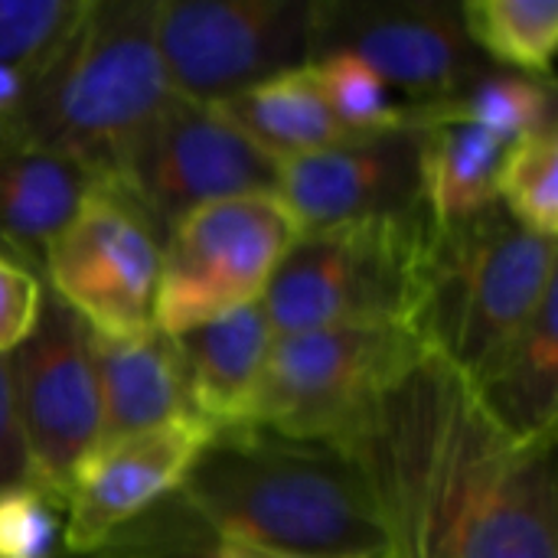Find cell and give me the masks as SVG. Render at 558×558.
Here are the masks:
<instances>
[{"label": "cell", "instance_id": "cell-1", "mask_svg": "<svg viewBox=\"0 0 558 558\" xmlns=\"http://www.w3.org/2000/svg\"><path fill=\"white\" fill-rule=\"evenodd\" d=\"M337 445L379 504L389 558H558V435L507 438L428 347Z\"/></svg>", "mask_w": 558, "mask_h": 558}, {"label": "cell", "instance_id": "cell-2", "mask_svg": "<svg viewBox=\"0 0 558 558\" xmlns=\"http://www.w3.org/2000/svg\"><path fill=\"white\" fill-rule=\"evenodd\" d=\"M222 543L301 558H389V533L360 464L333 441L262 425L219 428L177 490Z\"/></svg>", "mask_w": 558, "mask_h": 558}, {"label": "cell", "instance_id": "cell-3", "mask_svg": "<svg viewBox=\"0 0 558 558\" xmlns=\"http://www.w3.org/2000/svg\"><path fill=\"white\" fill-rule=\"evenodd\" d=\"M154 13L157 0H85L13 134L101 180L173 105Z\"/></svg>", "mask_w": 558, "mask_h": 558}, {"label": "cell", "instance_id": "cell-4", "mask_svg": "<svg viewBox=\"0 0 558 558\" xmlns=\"http://www.w3.org/2000/svg\"><path fill=\"white\" fill-rule=\"evenodd\" d=\"M432 235L425 209L298 232L258 301L271 333L363 324L415 333Z\"/></svg>", "mask_w": 558, "mask_h": 558}, {"label": "cell", "instance_id": "cell-5", "mask_svg": "<svg viewBox=\"0 0 558 558\" xmlns=\"http://www.w3.org/2000/svg\"><path fill=\"white\" fill-rule=\"evenodd\" d=\"M556 284V242L526 232L500 203L435 229L418 340L471 379Z\"/></svg>", "mask_w": 558, "mask_h": 558}, {"label": "cell", "instance_id": "cell-6", "mask_svg": "<svg viewBox=\"0 0 558 558\" xmlns=\"http://www.w3.org/2000/svg\"><path fill=\"white\" fill-rule=\"evenodd\" d=\"M422 350L412 330L383 324L275 337L242 425L337 445Z\"/></svg>", "mask_w": 558, "mask_h": 558}, {"label": "cell", "instance_id": "cell-7", "mask_svg": "<svg viewBox=\"0 0 558 558\" xmlns=\"http://www.w3.org/2000/svg\"><path fill=\"white\" fill-rule=\"evenodd\" d=\"M298 222L278 193H245L186 213L163 242L154 327L180 337L258 304Z\"/></svg>", "mask_w": 558, "mask_h": 558}, {"label": "cell", "instance_id": "cell-8", "mask_svg": "<svg viewBox=\"0 0 558 558\" xmlns=\"http://www.w3.org/2000/svg\"><path fill=\"white\" fill-rule=\"evenodd\" d=\"M157 52L173 98L219 105L314 59V0H157Z\"/></svg>", "mask_w": 558, "mask_h": 558}, {"label": "cell", "instance_id": "cell-9", "mask_svg": "<svg viewBox=\"0 0 558 558\" xmlns=\"http://www.w3.org/2000/svg\"><path fill=\"white\" fill-rule=\"evenodd\" d=\"M281 163L262 154L216 108L173 105L101 177L160 242L173 226L216 199L275 193Z\"/></svg>", "mask_w": 558, "mask_h": 558}, {"label": "cell", "instance_id": "cell-10", "mask_svg": "<svg viewBox=\"0 0 558 558\" xmlns=\"http://www.w3.org/2000/svg\"><path fill=\"white\" fill-rule=\"evenodd\" d=\"M163 242L101 180L69 226L49 242L43 284L98 340H124L154 327Z\"/></svg>", "mask_w": 558, "mask_h": 558}, {"label": "cell", "instance_id": "cell-11", "mask_svg": "<svg viewBox=\"0 0 558 558\" xmlns=\"http://www.w3.org/2000/svg\"><path fill=\"white\" fill-rule=\"evenodd\" d=\"M327 52L363 59L412 111L445 105L490 69L448 0H314V59Z\"/></svg>", "mask_w": 558, "mask_h": 558}, {"label": "cell", "instance_id": "cell-12", "mask_svg": "<svg viewBox=\"0 0 558 558\" xmlns=\"http://www.w3.org/2000/svg\"><path fill=\"white\" fill-rule=\"evenodd\" d=\"M33 481L65 494L72 468L98 441L95 337L52 291L33 333L7 356Z\"/></svg>", "mask_w": 558, "mask_h": 558}, {"label": "cell", "instance_id": "cell-13", "mask_svg": "<svg viewBox=\"0 0 558 558\" xmlns=\"http://www.w3.org/2000/svg\"><path fill=\"white\" fill-rule=\"evenodd\" d=\"M213 435V425L183 415L134 435L95 441L65 484L62 556L95 553L121 526L173 497Z\"/></svg>", "mask_w": 558, "mask_h": 558}, {"label": "cell", "instance_id": "cell-14", "mask_svg": "<svg viewBox=\"0 0 558 558\" xmlns=\"http://www.w3.org/2000/svg\"><path fill=\"white\" fill-rule=\"evenodd\" d=\"M275 193L301 232L425 209L422 128L402 124L284 160Z\"/></svg>", "mask_w": 558, "mask_h": 558}, {"label": "cell", "instance_id": "cell-15", "mask_svg": "<svg viewBox=\"0 0 558 558\" xmlns=\"http://www.w3.org/2000/svg\"><path fill=\"white\" fill-rule=\"evenodd\" d=\"M98 177L13 131L0 134V255L43 278L49 242L69 226Z\"/></svg>", "mask_w": 558, "mask_h": 558}, {"label": "cell", "instance_id": "cell-16", "mask_svg": "<svg viewBox=\"0 0 558 558\" xmlns=\"http://www.w3.org/2000/svg\"><path fill=\"white\" fill-rule=\"evenodd\" d=\"M468 383L487 418L517 445L558 435V281Z\"/></svg>", "mask_w": 558, "mask_h": 558}, {"label": "cell", "instance_id": "cell-17", "mask_svg": "<svg viewBox=\"0 0 558 558\" xmlns=\"http://www.w3.org/2000/svg\"><path fill=\"white\" fill-rule=\"evenodd\" d=\"M95 373L101 402L98 441L193 415L180 347L157 327L124 340L95 337Z\"/></svg>", "mask_w": 558, "mask_h": 558}, {"label": "cell", "instance_id": "cell-18", "mask_svg": "<svg viewBox=\"0 0 558 558\" xmlns=\"http://www.w3.org/2000/svg\"><path fill=\"white\" fill-rule=\"evenodd\" d=\"M173 340L183 356L193 415L216 432L242 425L245 405L275 343L262 304L206 320Z\"/></svg>", "mask_w": 558, "mask_h": 558}, {"label": "cell", "instance_id": "cell-19", "mask_svg": "<svg viewBox=\"0 0 558 558\" xmlns=\"http://www.w3.org/2000/svg\"><path fill=\"white\" fill-rule=\"evenodd\" d=\"M213 108L278 163L353 137L330 111L311 65L278 72Z\"/></svg>", "mask_w": 558, "mask_h": 558}, {"label": "cell", "instance_id": "cell-20", "mask_svg": "<svg viewBox=\"0 0 558 558\" xmlns=\"http://www.w3.org/2000/svg\"><path fill=\"white\" fill-rule=\"evenodd\" d=\"M422 206L435 229L461 226L497 203L507 141L468 121H422Z\"/></svg>", "mask_w": 558, "mask_h": 558}, {"label": "cell", "instance_id": "cell-21", "mask_svg": "<svg viewBox=\"0 0 558 558\" xmlns=\"http://www.w3.org/2000/svg\"><path fill=\"white\" fill-rule=\"evenodd\" d=\"M85 0H0V134L13 131Z\"/></svg>", "mask_w": 558, "mask_h": 558}, {"label": "cell", "instance_id": "cell-22", "mask_svg": "<svg viewBox=\"0 0 558 558\" xmlns=\"http://www.w3.org/2000/svg\"><path fill=\"white\" fill-rule=\"evenodd\" d=\"M458 13L471 46L487 65L553 82L556 0H464L458 3Z\"/></svg>", "mask_w": 558, "mask_h": 558}, {"label": "cell", "instance_id": "cell-23", "mask_svg": "<svg viewBox=\"0 0 558 558\" xmlns=\"http://www.w3.org/2000/svg\"><path fill=\"white\" fill-rule=\"evenodd\" d=\"M409 114H412V124L435 121V118L468 121V124H477V128L497 134L500 141L513 144L526 134H536L549 124H558L556 85L490 65L461 95H454L435 108H422V111L409 108Z\"/></svg>", "mask_w": 558, "mask_h": 558}, {"label": "cell", "instance_id": "cell-24", "mask_svg": "<svg viewBox=\"0 0 558 558\" xmlns=\"http://www.w3.org/2000/svg\"><path fill=\"white\" fill-rule=\"evenodd\" d=\"M497 203L533 235H558V124L513 141L500 160Z\"/></svg>", "mask_w": 558, "mask_h": 558}, {"label": "cell", "instance_id": "cell-25", "mask_svg": "<svg viewBox=\"0 0 558 558\" xmlns=\"http://www.w3.org/2000/svg\"><path fill=\"white\" fill-rule=\"evenodd\" d=\"M311 69L324 88L330 111L353 137L412 124L409 105H399L392 98V88L363 59L350 52H327L317 56Z\"/></svg>", "mask_w": 558, "mask_h": 558}, {"label": "cell", "instance_id": "cell-26", "mask_svg": "<svg viewBox=\"0 0 558 558\" xmlns=\"http://www.w3.org/2000/svg\"><path fill=\"white\" fill-rule=\"evenodd\" d=\"M65 494L39 481L0 494V558H62Z\"/></svg>", "mask_w": 558, "mask_h": 558}, {"label": "cell", "instance_id": "cell-27", "mask_svg": "<svg viewBox=\"0 0 558 558\" xmlns=\"http://www.w3.org/2000/svg\"><path fill=\"white\" fill-rule=\"evenodd\" d=\"M43 298V278L33 268L0 255V360H7L33 333Z\"/></svg>", "mask_w": 558, "mask_h": 558}, {"label": "cell", "instance_id": "cell-28", "mask_svg": "<svg viewBox=\"0 0 558 558\" xmlns=\"http://www.w3.org/2000/svg\"><path fill=\"white\" fill-rule=\"evenodd\" d=\"M29 481H33V464L16 412L13 376H10V363L0 360V494Z\"/></svg>", "mask_w": 558, "mask_h": 558}, {"label": "cell", "instance_id": "cell-29", "mask_svg": "<svg viewBox=\"0 0 558 558\" xmlns=\"http://www.w3.org/2000/svg\"><path fill=\"white\" fill-rule=\"evenodd\" d=\"M219 553H226L229 558H301V556H281V553H268L258 546H242V543H222Z\"/></svg>", "mask_w": 558, "mask_h": 558}, {"label": "cell", "instance_id": "cell-30", "mask_svg": "<svg viewBox=\"0 0 558 558\" xmlns=\"http://www.w3.org/2000/svg\"><path fill=\"white\" fill-rule=\"evenodd\" d=\"M213 558H229V556H226V553H219V549H216V556H213Z\"/></svg>", "mask_w": 558, "mask_h": 558}]
</instances>
